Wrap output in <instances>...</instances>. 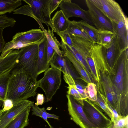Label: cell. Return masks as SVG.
<instances>
[{
    "mask_svg": "<svg viewBox=\"0 0 128 128\" xmlns=\"http://www.w3.org/2000/svg\"><path fill=\"white\" fill-rule=\"evenodd\" d=\"M75 21L70 20L67 28L65 31L69 34L81 37L93 42L88 36L78 26Z\"/></svg>",
    "mask_w": 128,
    "mask_h": 128,
    "instance_id": "f546056e",
    "label": "cell"
},
{
    "mask_svg": "<svg viewBox=\"0 0 128 128\" xmlns=\"http://www.w3.org/2000/svg\"><path fill=\"white\" fill-rule=\"evenodd\" d=\"M38 87V81L30 74L25 73L13 74L9 80L6 99L11 100L14 105L34 97Z\"/></svg>",
    "mask_w": 128,
    "mask_h": 128,
    "instance_id": "7a4b0ae2",
    "label": "cell"
},
{
    "mask_svg": "<svg viewBox=\"0 0 128 128\" xmlns=\"http://www.w3.org/2000/svg\"><path fill=\"white\" fill-rule=\"evenodd\" d=\"M67 94L72 96L77 102L82 106L83 104V100L77 90L75 85H68Z\"/></svg>",
    "mask_w": 128,
    "mask_h": 128,
    "instance_id": "d6a6232c",
    "label": "cell"
},
{
    "mask_svg": "<svg viewBox=\"0 0 128 128\" xmlns=\"http://www.w3.org/2000/svg\"></svg>",
    "mask_w": 128,
    "mask_h": 128,
    "instance_id": "bcb514c9",
    "label": "cell"
},
{
    "mask_svg": "<svg viewBox=\"0 0 128 128\" xmlns=\"http://www.w3.org/2000/svg\"><path fill=\"white\" fill-rule=\"evenodd\" d=\"M46 36L44 32L40 29H32L28 31L16 33L12 37V42H21L40 44Z\"/></svg>",
    "mask_w": 128,
    "mask_h": 128,
    "instance_id": "2e32d148",
    "label": "cell"
},
{
    "mask_svg": "<svg viewBox=\"0 0 128 128\" xmlns=\"http://www.w3.org/2000/svg\"><path fill=\"white\" fill-rule=\"evenodd\" d=\"M75 21L78 26L88 36L93 42L97 43L98 29L83 20Z\"/></svg>",
    "mask_w": 128,
    "mask_h": 128,
    "instance_id": "484cf974",
    "label": "cell"
},
{
    "mask_svg": "<svg viewBox=\"0 0 128 128\" xmlns=\"http://www.w3.org/2000/svg\"><path fill=\"white\" fill-rule=\"evenodd\" d=\"M69 34L71 38L73 46H70L64 43L67 48L81 64L92 79L91 71L86 61V56L94 43L81 37Z\"/></svg>",
    "mask_w": 128,
    "mask_h": 128,
    "instance_id": "277c9868",
    "label": "cell"
},
{
    "mask_svg": "<svg viewBox=\"0 0 128 128\" xmlns=\"http://www.w3.org/2000/svg\"><path fill=\"white\" fill-rule=\"evenodd\" d=\"M4 112L3 111V110H2L0 109V118L2 116L3 113Z\"/></svg>",
    "mask_w": 128,
    "mask_h": 128,
    "instance_id": "7bdbcfd3",
    "label": "cell"
},
{
    "mask_svg": "<svg viewBox=\"0 0 128 128\" xmlns=\"http://www.w3.org/2000/svg\"><path fill=\"white\" fill-rule=\"evenodd\" d=\"M39 44L30 45L20 49L17 61L11 69L12 74L26 73L37 80V66Z\"/></svg>",
    "mask_w": 128,
    "mask_h": 128,
    "instance_id": "3957f363",
    "label": "cell"
},
{
    "mask_svg": "<svg viewBox=\"0 0 128 128\" xmlns=\"http://www.w3.org/2000/svg\"><path fill=\"white\" fill-rule=\"evenodd\" d=\"M62 0H44L43 11L45 16L47 20L49 26L51 28V15L59 6Z\"/></svg>",
    "mask_w": 128,
    "mask_h": 128,
    "instance_id": "d4e9b609",
    "label": "cell"
},
{
    "mask_svg": "<svg viewBox=\"0 0 128 128\" xmlns=\"http://www.w3.org/2000/svg\"><path fill=\"white\" fill-rule=\"evenodd\" d=\"M112 22L118 23L124 16L119 4L114 0H89Z\"/></svg>",
    "mask_w": 128,
    "mask_h": 128,
    "instance_id": "9c48e42d",
    "label": "cell"
},
{
    "mask_svg": "<svg viewBox=\"0 0 128 128\" xmlns=\"http://www.w3.org/2000/svg\"><path fill=\"white\" fill-rule=\"evenodd\" d=\"M79 79H74L76 88L82 97L83 100L87 99L85 89L86 86L81 82Z\"/></svg>",
    "mask_w": 128,
    "mask_h": 128,
    "instance_id": "e575fe53",
    "label": "cell"
},
{
    "mask_svg": "<svg viewBox=\"0 0 128 128\" xmlns=\"http://www.w3.org/2000/svg\"><path fill=\"white\" fill-rule=\"evenodd\" d=\"M66 96L68 110L71 119L81 128H95L87 118L82 106L72 96L67 94Z\"/></svg>",
    "mask_w": 128,
    "mask_h": 128,
    "instance_id": "30bf717a",
    "label": "cell"
},
{
    "mask_svg": "<svg viewBox=\"0 0 128 128\" xmlns=\"http://www.w3.org/2000/svg\"><path fill=\"white\" fill-rule=\"evenodd\" d=\"M28 4L24 5L13 11L14 14L28 16L34 18L44 32L46 29L42 25L46 24L49 28V23L45 16L43 11L44 0H24Z\"/></svg>",
    "mask_w": 128,
    "mask_h": 128,
    "instance_id": "52a82bcc",
    "label": "cell"
},
{
    "mask_svg": "<svg viewBox=\"0 0 128 128\" xmlns=\"http://www.w3.org/2000/svg\"><path fill=\"white\" fill-rule=\"evenodd\" d=\"M121 51L114 67L112 83L116 110L122 116H128V50Z\"/></svg>",
    "mask_w": 128,
    "mask_h": 128,
    "instance_id": "6da1fadb",
    "label": "cell"
},
{
    "mask_svg": "<svg viewBox=\"0 0 128 128\" xmlns=\"http://www.w3.org/2000/svg\"><path fill=\"white\" fill-rule=\"evenodd\" d=\"M84 112L89 121L95 128H108L112 122L93 102L87 99L83 101Z\"/></svg>",
    "mask_w": 128,
    "mask_h": 128,
    "instance_id": "ba28073f",
    "label": "cell"
},
{
    "mask_svg": "<svg viewBox=\"0 0 128 128\" xmlns=\"http://www.w3.org/2000/svg\"><path fill=\"white\" fill-rule=\"evenodd\" d=\"M44 101V97L42 94H38L36 98V102L35 105L38 106L42 105L43 104Z\"/></svg>",
    "mask_w": 128,
    "mask_h": 128,
    "instance_id": "60d3db41",
    "label": "cell"
},
{
    "mask_svg": "<svg viewBox=\"0 0 128 128\" xmlns=\"http://www.w3.org/2000/svg\"><path fill=\"white\" fill-rule=\"evenodd\" d=\"M34 105V102L28 100L19 102L10 110L4 112L0 118V128H5L17 116L28 107Z\"/></svg>",
    "mask_w": 128,
    "mask_h": 128,
    "instance_id": "5bb4252c",
    "label": "cell"
},
{
    "mask_svg": "<svg viewBox=\"0 0 128 128\" xmlns=\"http://www.w3.org/2000/svg\"><path fill=\"white\" fill-rule=\"evenodd\" d=\"M70 21L65 17L61 10H58L51 19L52 30L58 35L66 30Z\"/></svg>",
    "mask_w": 128,
    "mask_h": 128,
    "instance_id": "ffe728a7",
    "label": "cell"
},
{
    "mask_svg": "<svg viewBox=\"0 0 128 128\" xmlns=\"http://www.w3.org/2000/svg\"><path fill=\"white\" fill-rule=\"evenodd\" d=\"M19 50H14L5 58L0 59V76L10 69L17 61Z\"/></svg>",
    "mask_w": 128,
    "mask_h": 128,
    "instance_id": "7402d4cb",
    "label": "cell"
},
{
    "mask_svg": "<svg viewBox=\"0 0 128 128\" xmlns=\"http://www.w3.org/2000/svg\"><path fill=\"white\" fill-rule=\"evenodd\" d=\"M16 22V20L14 18L8 17L6 15L0 16V28H4L9 27L12 28Z\"/></svg>",
    "mask_w": 128,
    "mask_h": 128,
    "instance_id": "836d02e7",
    "label": "cell"
},
{
    "mask_svg": "<svg viewBox=\"0 0 128 128\" xmlns=\"http://www.w3.org/2000/svg\"><path fill=\"white\" fill-rule=\"evenodd\" d=\"M86 60L93 79L96 82L97 89L99 90L100 87V68L102 64L106 60L105 48L97 43H94L87 55Z\"/></svg>",
    "mask_w": 128,
    "mask_h": 128,
    "instance_id": "5b68a950",
    "label": "cell"
},
{
    "mask_svg": "<svg viewBox=\"0 0 128 128\" xmlns=\"http://www.w3.org/2000/svg\"><path fill=\"white\" fill-rule=\"evenodd\" d=\"M58 35L60 37L62 42L70 46H72L73 44L71 38L68 33L64 31L60 32Z\"/></svg>",
    "mask_w": 128,
    "mask_h": 128,
    "instance_id": "8d00e7d4",
    "label": "cell"
},
{
    "mask_svg": "<svg viewBox=\"0 0 128 128\" xmlns=\"http://www.w3.org/2000/svg\"><path fill=\"white\" fill-rule=\"evenodd\" d=\"M3 102V108L2 110L4 112L10 109L14 106L12 101L9 99H6Z\"/></svg>",
    "mask_w": 128,
    "mask_h": 128,
    "instance_id": "f35d334b",
    "label": "cell"
},
{
    "mask_svg": "<svg viewBox=\"0 0 128 128\" xmlns=\"http://www.w3.org/2000/svg\"><path fill=\"white\" fill-rule=\"evenodd\" d=\"M21 0H0V16L10 13L22 4Z\"/></svg>",
    "mask_w": 128,
    "mask_h": 128,
    "instance_id": "4316f807",
    "label": "cell"
},
{
    "mask_svg": "<svg viewBox=\"0 0 128 128\" xmlns=\"http://www.w3.org/2000/svg\"><path fill=\"white\" fill-rule=\"evenodd\" d=\"M32 114L39 116L42 118L48 124L50 125L47 120V113L45 108H40L38 106L33 105L32 106Z\"/></svg>",
    "mask_w": 128,
    "mask_h": 128,
    "instance_id": "1f68e13d",
    "label": "cell"
},
{
    "mask_svg": "<svg viewBox=\"0 0 128 128\" xmlns=\"http://www.w3.org/2000/svg\"><path fill=\"white\" fill-rule=\"evenodd\" d=\"M47 118H52L54 119L59 120V116L54 114L47 113Z\"/></svg>",
    "mask_w": 128,
    "mask_h": 128,
    "instance_id": "b9f144b4",
    "label": "cell"
},
{
    "mask_svg": "<svg viewBox=\"0 0 128 128\" xmlns=\"http://www.w3.org/2000/svg\"><path fill=\"white\" fill-rule=\"evenodd\" d=\"M32 106L26 108L15 117L5 128H24L29 124L28 116Z\"/></svg>",
    "mask_w": 128,
    "mask_h": 128,
    "instance_id": "44dd1931",
    "label": "cell"
},
{
    "mask_svg": "<svg viewBox=\"0 0 128 128\" xmlns=\"http://www.w3.org/2000/svg\"><path fill=\"white\" fill-rule=\"evenodd\" d=\"M112 22L113 32L118 38L120 50L128 48V18L125 16L117 23Z\"/></svg>",
    "mask_w": 128,
    "mask_h": 128,
    "instance_id": "9a60e30c",
    "label": "cell"
},
{
    "mask_svg": "<svg viewBox=\"0 0 128 128\" xmlns=\"http://www.w3.org/2000/svg\"><path fill=\"white\" fill-rule=\"evenodd\" d=\"M4 29L0 28V53L2 52L6 44L2 35L3 31Z\"/></svg>",
    "mask_w": 128,
    "mask_h": 128,
    "instance_id": "ab89813d",
    "label": "cell"
},
{
    "mask_svg": "<svg viewBox=\"0 0 128 128\" xmlns=\"http://www.w3.org/2000/svg\"><path fill=\"white\" fill-rule=\"evenodd\" d=\"M88 99L92 102L96 101L98 94V90L96 85L92 82L87 84L85 88Z\"/></svg>",
    "mask_w": 128,
    "mask_h": 128,
    "instance_id": "4dcf8cb0",
    "label": "cell"
},
{
    "mask_svg": "<svg viewBox=\"0 0 128 128\" xmlns=\"http://www.w3.org/2000/svg\"><path fill=\"white\" fill-rule=\"evenodd\" d=\"M92 22L98 30L110 31L113 32L112 22L89 0H85Z\"/></svg>",
    "mask_w": 128,
    "mask_h": 128,
    "instance_id": "7c38bea8",
    "label": "cell"
},
{
    "mask_svg": "<svg viewBox=\"0 0 128 128\" xmlns=\"http://www.w3.org/2000/svg\"><path fill=\"white\" fill-rule=\"evenodd\" d=\"M47 43L46 37L44 40L39 44L37 66L38 76L46 71L49 68L50 66L47 62Z\"/></svg>",
    "mask_w": 128,
    "mask_h": 128,
    "instance_id": "ac0fdd59",
    "label": "cell"
},
{
    "mask_svg": "<svg viewBox=\"0 0 128 128\" xmlns=\"http://www.w3.org/2000/svg\"><path fill=\"white\" fill-rule=\"evenodd\" d=\"M50 128H54L51 125L49 126Z\"/></svg>",
    "mask_w": 128,
    "mask_h": 128,
    "instance_id": "f6af8a7d",
    "label": "cell"
},
{
    "mask_svg": "<svg viewBox=\"0 0 128 128\" xmlns=\"http://www.w3.org/2000/svg\"><path fill=\"white\" fill-rule=\"evenodd\" d=\"M105 49L106 62L110 70L113 71L116 60L121 51L120 50L118 39L116 36L110 46Z\"/></svg>",
    "mask_w": 128,
    "mask_h": 128,
    "instance_id": "d6986e66",
    "label": "cell"
},
{
    "mask_svg": "<svg viewBox=\"0 0 128 128\" xmlns=\"http://www.w3.org/2000/svg\"><path fill=\"white\" fill-rule=\"evenodd\" d=\"M61 72L51 67L44 72V76L38 81L39 87L44 91L46 102L50 101L59 88L61 82Z\"/></svg>",
    "mask_w": 128,
    "mask_h": 128,
    "instance_id": "8992f818",
    "label": "cell"
},
{
    "mask_svg": "<svg viewBox=\"0 0 128 128\" xmlns=\"http://www.w3.org/2000/svg\"></svg>",
    "mask_w": 128,
    "mask_h": 128,
    "instance_id": "7dc6e473",
    "label": "cell"
},
{
    "mask_svg": "<svg viewBox=\"0 0 128 128\" xmlns=\"http://www.w3.org/2000/svg\"><path fill=\"white\" fill-rule=\"evenodd\" d=\"M128 116L125 117L119 116L116 123L113 124V128H128Z\"/></svg>",
    "mask_w": 128,
    "mask_h": 128,
    "instance_id": "d590c367",
    "label": "cell"
},
{
    "mask_svg": "<svg viewBox=\"0 0 128 128\" xmlns=\"http://www.w3.org/2000/svg\"><path fill=\"white\" fill-rule=\"evenodd\" d=\"M47 62L50 64V62L53 56L55 53L56 52L54 49L50 46L48 42L47 47Z\"/></svg>",
    "mask_w": 128,
    "mask_h": 128,
    "instance_id": "74e56055",
    "label": "cell"
},
{
    "mask_svg": "<svg viewBox=\"0 0 128 128\" xmlns=\"http://www.w3.org/2000/svg\"><path fill=\"white\" fill-rule=\"evenodd\" d=\"M59 7L67 19L72 17H79L89 24L94 25L88 10L83 9L71 0H62Z\"/></svg>",
    "mask_w": 128,
    "mask_h": 128,
    "instance_id": "8fae6325",
    "label": "cell"
},
{
    "mask_svg": "<svg viewBox=\"0 0 128 128\" xmlns=\"http://www.w3.org/2000/svg\"><path fill=\"white\" fill-rule=\"evenodd\" d=\"M98 93L96 100L93 103L100 107L105 112L112 122L114 118L112 108L108 104L105 96L98 90Z\"/></svg>",
    "mask_w": 128,
    "mask_h": 128,
    "instance_id": "cb8c5ba5",
    "label": "cell"
},
{
    "mask_svg": "<svg viewBox=\"0 0 128 128\" xmlns=\"http://www.w3.org/2000/svg\"><path fill=\"white\" fill-rule=\"evenodd\" d=\"M60 47L61 48L63 55L67 57L71 62L76 72L80 76V79L87 84L92 82V79L86 70L68 50L65 44L61 41L60 42Z\"/></svg>",
    "mask_w": 128,
    "mask_h": 128,
    "instance_id": "e0dca14e",
    "label": "cell"
},
{
    "mask_svg": "<svg viewBox=\"0 0 128 128\" xmlns=\"http://www.w3.org/2000/svg\"><path fill=\"white\" fill-rule=\"evenodd\" d=\"M51 67L58 69L63 74V76H71L74 79L80 78L72 64L66 56H60L55 52L50 61Z\"/></svg>",
    "mask_w": 128,
    "mask_h": 128,
    "instance_id": "4fadbf2b",
    "label": "cell"
},
{
    "mask_svg": "<svg viewBox=\"0 0 128 128\" xmlns=\"http://www.w3.org/2000/svg\"><path fill=\"white\" fill-rule=\"evenodd\" d=\"M48 28V30L46 29L44 32L48 42L58 55L63 56L62 52L60 49V42L55 36L53 30H51L49 28Z\"/></svg>",
    "mask_w": 128,
    "mask_h": 128,
    "instance_id": "83f0119b",
    "label": "cell"
},
{
    "mask_svg": "<svg viewBox=\"0 0 128 128\" xmlns=\"http://www.w3.org/2000/svg\"><path fill=\"white\" fill-rule=\"evenodd\" d=\"M97 34V44L102 46L105 48L110 46L116 36L113 32L106 30H98Z\"/></svg>",
    "mask_w": 128,
    "mask_h": 128,
    "instance_id": "603a6c76",
    "label": "cell"
},
{
    "mask_svg": "<svg viewBox=\"0 0 128 128\" xmlns=\"http://www.w3.org/2000/svg\"><path fill=\"white\" fill-rule=\"evenodd\" d=\"M11 69L0 76V98L3 102L6 99L9 80L13 74Z\"/></svg>",
    "mask_w": 128,
    "mask_h": 128,
    "instance_id": "f1b7e54d",
    "label": "cell"
},
{
    "mask_svg": "<svg viewBox=\"0 0 128 128\" xmlns=\"http://www.w3.org/2000/svg\"><path fill=\"white\" fill-rule=\"evenodd\" d=\"M108 128H113V123L112 122V124Z\"/></svg>",
    "mask_w": 128,
    "mask_h": 128,
    "instance_id": "ee69618b",
    "label": "cell"
}]
</instances>
